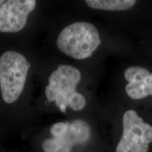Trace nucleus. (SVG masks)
<instances>
[{
    "instance_id": "obj_1",
    "label": "nucleus",
    "mask_w": 152,
    "mask_h": 152,
    "mask_svg": "<svg viewBox=\"0 0 152 152\" xmlns=\"http://www.w3.org/2000/svg\"><path fill=\"white\" fill-rule=\"evenodd\" d=\"M80 79L78 69L69 65H59L49 78V85L45 90L47 99L56 102L63 113H66L68 106L74 111L84 109L85 98L76 91Z\"/></svg>"
},
{
    "instance_id": "obj_2",
    "label": "nucleus",
    "mask_w": 152,
    "mask_h": 152,
    "mask_svg": "<svg viewBox=\"0 0 152 152\" xmlns=\"http://www.w3.org/2000/svg\"><path fill=\"white\" fill-rule=\"evenodd\" d=\"M101 42L96 28L87 22H76L66 26L56 39L59 50L75 59L92 56Z\"/></svg>"
},
{
    "instance_id": "obj_3",
    "label": "nucleus",
    "mask_w": 152,
    "mask_h": 152,
    "mask_svg": "<svg viewBox=\"0 0 152 152\" xmlns=\"http://www.w3.org/2000/svg\"><path fill=\"white\" fill-rule=\"evenodd\" d=\"M30 64L23 55L14 51L0 57V87L6 103H14L24 89Z\"/></svg>"
},
{
    "instance_id": "obj_4",
    "label": "nucleus",
    "mask_w": 152,
    "mask_h": 152,
    "mask_svg": "<svg viewBox=\"0 0 152 152\" xmlns=\"http://www.w3.org/2000/svg\"><path fill=\"white\" fill-rule=\"evenodd\" d=\"M123 135L116 152H147L152 142V126L145 123L134 110H128L123 117Z\"/></svg>"
},
{
    "instance_id": "obj_5",
    "label": "nucleus",
    "mask_w": 152,
    "mask_h": 152,
    "mask_svg": "<svg viewBox=\"0 0 152 152\" xmlns=\"http://www.w3.org/2000/svg\"><path fill=\"white\" fill-rule=\"evenodd\" d=\"M36 6L35 0H9L0 7V32L17 33L26 26L30 13Z\"/></svg>"
},
{
    "instance_id": "obj_6",
    "label": "nucleus",
    "mask_w": 152,
    "mask_h": 152,
    "mask_svg": "<svg viewBox=\"0 0 152 152\" xmlns=\"http://www.w3.org/2000/svg\"><path fill=\"white\" fill-rule=\"evenodd\" d=\"M90 137V128L84 121L76 120L68 123L64 135L45 140L42 148L45 152H71L73 145L86 142Z\"/></svg>"
},
{
    "instance_id": "obj_7",
    "label": "nucleus",
    "mask_w": 152,
    "mask_h": 152,
    "mask_svg": "<svg viewBox=\"0 0 152 152\" xmlns=\"http://www.w3.org/2000/svg\"><path fill=\"white\" fill-rule=\"evenodd\" d=\"M128 83L125 87L127 94L132 99H141L152 95V73L140 66H130L124 72Z\"/></svg>"
},
{
    "instance_id": "obj_8",
    "label": "nucleus",
    "mask_w": 152,
    "mask_h": 152,
    "mask_svg": "<svg viewBox=\"0 0 152 152\" xmlns=\"http://www.w3.org/2000/svg\"><path fill=\"white\" fill-rule=\"evenodd\" d=\"M134 0H86L90 8L106 11H124L135 4Z\"/></svg>"
},
{
    "instance_id": "obj_9",
    "label": "nucleus",
    "mask_w": 152,
    "mask_h": 152,
    "mask_svg": "<svg viewBox=\"0 0 152 152\" xmlns=\"http://www.w3.org/2000/svg\"><path fill=\"white\" fill-rule=\"evenodd\" d=\"M67 127L68 122L56 123L51 127L50 132L53 137H58L62 136L65 134L66 130H67Z\"/></svg>"
},
{
    "instance_id": "obj_10",
    "label": "nucleus",
    "mask_w": 152,
    "mask_h": 152,
    "mask_svg": "<svg viewBox=\"0 0 152 152\" xmlns=\"http://www.w3.org/2000/svg\"><path fill=\"white\" fill-rule=\"evenodd\" d=\"M4 2V1H2V0H0V7H1V6L2 5V4Z\"/></svg>"
},
{
    "instance_id": "obj_11",
    "label": "nucleus",
    "mask_w": 152,
    "mask_h": 152,
    "mask_svg": "<svg viewBox=\"0 0 152 152\" xmlns=\"http://www.w3.org/2000/svg\"><path fill=\"white\" fill-rule=\"evenodd\" d=\"M0 88H1V87H0Z\"/></svg>"
}]
</instances>
